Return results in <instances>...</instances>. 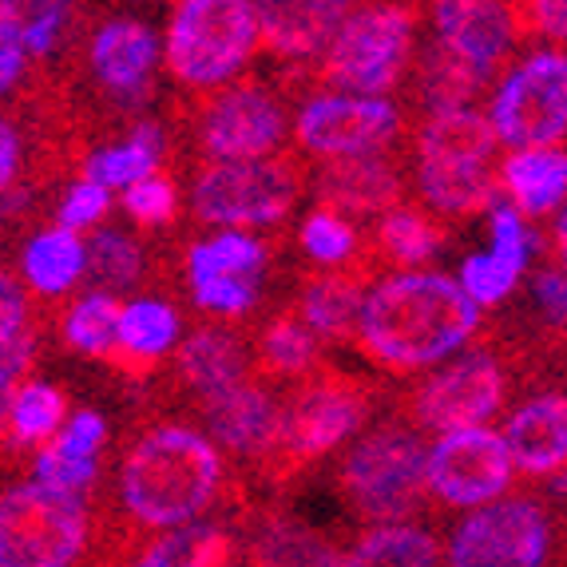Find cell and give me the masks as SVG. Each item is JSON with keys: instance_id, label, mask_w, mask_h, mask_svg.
<instances>
[{"instance_id": "obj_1", "label": "cell", "mask_w": 567, "mask_h": 567, "mask_svg": "<svg viewBox=\"0 0 567 567\" xmlns=\"http://www.w3.org/2000/svg\"><path fill=\"white\" fill-rule=\"evenodd\" d=\"M235 481L203 429L183 421H143L115 453V501H100L112 520L147 539V532L190 528L203 512L227 504Z\"/></svg>"}, {"instance_id": "obj_2", "label": "cell", "mask_w": 567, "mask_h": 567, "mask_svg": "<svg viewBox=\"0 0 567 567\" xmlns=\"http://www.w3.org/2000/svg\"><path fill=\"white\" fill-rule=\"evenodd\" d=\"M484 330V310L456 278L413 270L385 275L365 298L358 353L369 365L405 378L445 361Z\"/></svg>"}, {"instance_id": "obj_3", "label": "cell", "mask_w": 567, "mask_h": 567, "mask_svg": "<svg viewBox=\"0 0 567 567\" xmlns=\"http://www.w3.org/2000/svg\"><path fill=\"white\" fill-rule=\"evenodd\" d=\"M381 409V385L365 373H350L326 361L310 378L282 389V416L270 453L250 481L270 492L290 488L306 468L341 449Z\"/></svg>"}, {"instance_id": "obj_4", "label": "cell", "mask_w": 567, "mask_h": 567, "mask_svg": "<svg viewBox=\"0 0 567 567\" xmlns=\"http://www.w3.org/2000/svg\"><path fill=\"white\" fill-rule=\"evenodd\" d=\"M429 9L421 4H353L350 20L341 24L333 44L318 64L290 68L278 87L286 95L306 84L333 95H365L381 100L413 72L416 24Z\"/></svg>"}, {"instance_id": "obj_5", "label": "cell", "mask_w": 567, "mask_h": 567, "mask_svg": "<svg viewBox=\"0 0 567 567\" xmlns=\"http://www.w3.org/2000/svg\"><path fill=\"white\" fill-rule=\"evenodd\" d=\"M496 152H501V135L476 107L425 115L413 135L416 190L425 207L445 223L496 207L501 199L496 190L504 187V163H496Z\"/></svg>"}, {"instance_id": "obj_6", "label": "cell", "mask_w": 567, "mask_h": 567, "mask_svg": "<svg viewBox=\"0 0 567 567\" xmlns=\"http://www.w3.org/2000/svg\"><path fill=\"white\" fill-rule=\"evenodd\" d=\"M429 453L433 449L425 445V433L409 425L405 416L389 413L341 456V501L369 528L416 520L429 496Z\"/></svg>"}, {"instance_id": "obj_7", "label": "cell", "mask_w": 567, "mask_h": 567, "mask_svg": "<svg viewBox=\"0 0 567 567\" xmlns=\"http://www.w3.org/2000/svg\"><path fill=\"white\" fill-rule=\"evenodd\" d=\"M179 135H190V147L210 163L270 159L290 135V95L266 80H235L207 95H190L175 115Z\"/></svg>"}, {"instance_id": "obj_8", "label": "cell", "mask_w": 567, "mask_h": 567, "mask_svg": "<svg viewBox=\"0 0 567 567\" xmlns=\"http://www.w3.org/2000/svg\"><path fill=\"white\" fill-rule=\"evenodd\" d=\"M262 44L258 4L246 0H183L171 9L167 68L190 95H207L235 84Z\"/></svg>"}, {"instance_id": "obj_9", "label": "cell", "mask_w": 567, "mask_h": 567, "mask_svg": "<svg viewBox=\"0 0 567 567\" xmlns=\"http://www.w3.org/2000/svg\"><path fill=\"white\" fill-rule=\"evenodd\" d=\"M100 516L87 496L12 484L0 504V567H92Z\"/></svg>"}, {"instance_id": "obj_10", "label": "cell", "mask_w": 567, "mask_h": 567, "mask_svg": "<svg viewBox=\"0 0 567 567\" xmlns=\"http://www.w3.org/2000/svg\"><path fill=\"white\" fill-rule=\"evenodd\" d=\"M310 183L302 152L246 163L199 159L190 167V215L207 227H278Z\"/></svg>"}, {"instance_id": "obj_11", "label": "cell", "mask_w": 567, "mask_h": 567, "mask_svg": "<svg viewBox=\"0 0 567 567\" xmlns=\"http://www.w3.org/2000/svg\"><path fill=\"white\" fill-rule=\"evenodd\" d=\"M520 378L508 341L501 346H476L473 353L449 361L429 373L416 389H409L393 413L405 416L421 433H464L484 429V421L508 405L512 381Z\"/></svg>"}, {"instance_id": "obj_12", "label": "cell", "mask_w": 567, "mask_h": 567, "mask_svg": "<svg viewBox=\"0 0 567 567\" xmlns=\"http://www.w3.org/2000/svg\"><path fill=\"white\" fill-rule=\"evenodd\" d=\"M556 520L544 496H508L468 512L453 528L449 567H548Z\"/></svg>"}, {"instance_id": "obj_13", "label": "cell", "mask_w": 567, "mask_h": 567, "mask_svg": "<svg viewBox=\"0 0 567 567\" xmlns=\"http://www.w3.org/2000/svg\"><path fill=\"white\" fill-rule=\"evenodd\" d=\"M488 120L501 143L536 152L551 147L567 135V52L536 48L520 64L508 68L496 95H492Z\"/></svg>"}, {"instance_id": "obj_14", "label": "cell", "mask_w": 567, "mask_h": 567, "mask_svg": "<svg viewBox=\"0 0 567 567\" xmlns=\"http://www.w3.org/2000/svg\"><path fill=\"white\" fill-rule=\"evenodd\" d=\"M92 92L104 100L107 115H140L155 95L159 72V37L143 17L112 12L84 37L80 52Z\"/></svg>"}, {"instance_id": "obj_15", "label": "cell", "mask_w": 567, "mask_h": 567, "mask_svg": "<svg viewBox=\"0 0 567 567\" xmlns=\"http://www.w3.org/2000/svg\"><path fill=\"white\" fill-rule=\"evenodd\" d=\"M398 135H405V120L389 100L322 92L306 100L293 115V152L326 163L389 152Z\"/></svg>"}, {"instance_id": "obj_16", "label": "cell", "mask_w": 567, "mask_h": 567, "mask_svg": "<svg viewBox=\"0 0 567 567\" xmlns=\"http://www.w3.org/2000/svg\"><path fill=\"white\" fill-rule=\"evenodd\" d=\"M516 481V461L501 433L464 429L441 436L429 453V492L445 508L481 512L496 504Z\"/></svg>"}, {"instance_id": "obj_17", "label": "cell", "mask_w": 567, "mask_h": 567, "mask_svg": "<svg viewBox=\"0 0 567 567\" xmlns=\"http://www.w3.org/2000/svg\"><path fill=\"white\" fill-rule=\"evenodd\" d=\"M159 389L167 398H183L187 409H199L203 401L258 378L255 369V341L238 333L235 326L203 322L183 338L167 369H159Z\"/></svg>"}, {"instance_id": "obj_18", "label": "cell", "mask_w": 567, "mask_h": 567, "mask_svg": "<svg viewBox=\"0 0 567 567\" xmlns=\"http://www.w3.org/2000/svg\"><path fill=\"white\" fill-rule=\"evenodd\" d=\"M195 413L203 421V433L215 436L218 449H227L243 468L255 473L278 436L282 393H275L270 381L250 378L227 393H218V398L203 401Z\"/></svg>"}, {"instance_id": "obj_19", "label": "cell", "mask_w": 567, "mask_h": 567, "mask_svg": "<svg viewBox=\"0 0 567 567\" xmlns=\"http://www.w3.org/2000/svg\"><path fill=\"white\" fill-rule=\"evenodd\" d=\"M436 40L456 52L461 60L488 72L492 80H504L512 68V44L520 40L512 4L496 0H441L429 9Z\"/></svg>"}, {"instance_id": "obj_20", "label": "cell", "mask_w": 567, "mask_h": 567, "mask_svg": "<svg viewBox=\"0 0 567 567\" xmlns=\"http://www.w3.org/2000/svg\"><path fill=\"white\" fill-rule=\"evenodd\" d=\"M313 199L318 207L341 218H373L405 207V175L393 152H369L353 159L322 163L313 175Z\"/></svg>"}, {"instance_id": "obj_21", "label": "cell", "mask_w": 567, "mask_h": 567, "mask_svg": "<svg viewBox=\"0 0 567 567\" xmlns=\"http://www.w3.org/2000/svg\"><path fill=\"white\" fill-rule=\"evenodd\" d=\"M369 270L361 266H346V270H306L293 282V310L302 313V322L330 346H358L361 330V310L369 298Z\"/></svg>"}, {"instance_id": "obj_22", "label": "cell", "mask_w": 567, "mask_h": 567, "mask_svg": "<svg viewBox=\"0 0 567 567\" xmlns=\"http://www.w3.org/2000/svg\"><path fill=\"white\" fill-rule=\"evenodd\" d=\"M350 12L353 4H341V0H278V4L266 0L258 4L262 48L290 68L318 64Z\"/></svg>"}, {"instance_id": "obj_23", "label": "cell", "mask_w": 567, "mask_h": 567, "mask_svg": "<svg viewBox=\"0 0 567 567\" xmlns=\"http://www.w3.org/2000/svg\"><path fill=\"white\" fill-rule=\"evenodd\" d=\"M516 473L536 481H556L567 473V393H536L504 425Z\"/></svg>"}, {"instance_id": "obj_24", "label": "cell", "mask_w": 567, "mask_h": 567, "mask_svg": "<svg viewBox=\"0 0 567 567\" xmlns=\"http://www.w3.org/2000/svg\"><path fill=\"white\" fill-rule=\"evenodd\" d=\"M453 230L441 215H433L429 207H405L381 215L365 238V266L373 275L393 270V275H413V266L429 262L449 246Z\"/></svg>"}, {"instance_id": "obj_25", "label": "cell", "mask_w": 567, "mask_h": 567, "mask_svg": "<svg viewBox=\"0 0 567 567\" xmlns=\"http://www.w3.org/2000/svg\"><path fill=\"white\" fill-rule=\"evenodd\" d=\"M104 445H107V421L95 409H80L68 421L64 433L32 456V481L44 484V488L87 496V488L100 476V453H104Z\"/></svg>"}, {"instance_id": "obj_26", "label": "cell", "mask_w": 567, "mask_h": 567, "mask_svg": "<svg viewBox=\"0 0 567 567\" xmlns=\"http://www.w3.org/2000/svg\"><path fill=\"white\" fill-rule=\"evenodd\" d=\"M250 341H255L258 378L270 381V385H278V381L298 385V381L310 378L313 369L326 365V341L302 322V313L293 306H282V310L270 313Z\"/></svg>"}, {"instance_id": "obj_27", "label": "cell", "mask_w": 567, "mask_h": 567, "mask_svg": "<svg viewBox=\"0 0 567 567\" xmlns=\"http://www.w3.org/2000/svg\"><path fill=\"white\" fill-rule=\"evenodd\" d=\"M501 80H492L488 72H481L476 64L461 60L456 52H449L441 40H429L425 52L416 56L413 64V95L433 112H464V107H476L488 95V87Z\"/></svg>"}, {"instance_id": "obj_28", "label": "cell", "mask_w": 567, "mask_h": 567, "mask_svg": "<svg viewBox=\"0 0 567 567\" xmlns=\"http://www.w3.org/2000/svg\"><path fill=\"white\" fill-rule=\"evenodd\" d=\"M163 159H167V135L155 120H143L127 132V140L107 143V147L87 155L80 175L104 190H132L135 183L152 179L155 171H163Z\"/></svg>"}, {"instance_id": "obj_29", "label": "cell", "mask_w": 567, "mask_h": 567, "mask_svg": "<svg viewBox=\"0 0 567 567\" xmlns=\"http://www.w3.org/2000/svg\"><path fill=\"white\" fill-rule=\"evenodd\" d=\"M501 183L520 215H551L559 203L567 207V152L564 147H536V152L508 155L501 167Z\"/></svg>"}, {"instance_id": "obj_30", "label": "cell", "mask_w": 567, "mask_h": 567, "mask_svg": "<svg viewBox=\"0 0 567 567\" xmlns=\"http://www.w3.org/2000/svg\"><path fill=\"white\" fill-rule=\"evenodd\" d=\"M20 270H24V282L32 286V293L60 298L87 275V243H80L76 230L48 227L24 243Z\"/></svg>"}, {"instance_id": "obj_31", "label": "cell", "mask_w": 567, "mask_h": 567, "mask_svg": "<svg viewBox=\"0 0 567 567\" xmlns=\"http://www.w3.org/2000/svg\"><path fill=\"white\" fill-rule=\"evenodd\" d=\"M338 567H441V544L421 524H381L346 544Z\"/></svg>"}, {"instance_id": "obj_32", "label": "cell", "mask_w": 567, "mask_h": 567, "mask_svg": "<svg viewBox=\"0 0 567 567\" xmlns=\"http://www.w3.org/2000/svg\"><path fill=\"white\" fill-rule=\"evenodd\" d=\"M270 262V243L246 230H223L215 238H203L187 250V286L227 282V278H262Z\"/></svg>"}, {"instance_id": "obj_33", "label": "cell", "mask_w": 567, "mask_h": 567, "mask_svg": "<svg viewBox=\"0 0 567 567\" xmlns=\"http://www.w3.org/2000/svg\"><path fill=\"white\" fill-rule=\"evenodd\" d=\"M68 416L64 389L44 381H24L4 398V441L9 453L17 449H48V441L60 433Z\"/></svg>"}, {"instance_id": "obj_34", "label": "cell", "mask_w": 567, "mask_h": 567, "mask_svg": "<svg viewBox=\"0 0 567 567\" xmlns=\"http://www.w3.org/2000/svg\"><path fill=\"white\" fill-rule=\"evenodd\" d=\"M123 310H127V306H120V298H112V293H87V298L72 302L64 318H60L64 346L107 365V361L120 353Z\"/></svg>"}, {"instance_id": "obj_35", "label": "cell", "mask_w": 567, "mask_h": 567, "mask_svg": "<svg viewBox=\"0 0 567 567\" xmlns=\"http://www.w3.org/2000/svg\"><path fill=\"white\" fill-rule=\"evenodd\" d=\"M183 322L175 306L163 302V298H140L123 310V330H120V350L135 361H147V365H159L163 353L179 350L183 341Z\"/></svg>"}, {"instance_id": "obj_36", "label": "cell", "mask_w": 567, "mask_h": 567, "mask_svg": "<svg viewBox=\"0 0 567 567\" xmlns=\"http://www.w3.org/2000/svg\"><path fill=\"white\" fill-rule=\"evenodd\" d=\"M147 270V255L132 235L123 230H95L87 238V275L84 282L92 286V293H123L135 290L143 282Z\"/></svg>"}, {"instance_id": "obj_37", "label": "cell", "mask_w": 567, "mask_h": 567, "mask_svg": "<svg viewBox=\"0 0 567 567\" xmlns=\"http://www.w3.org/2000/svg\"><path fill=\"white\" fill-rule=\"evenodd\" d=\"M298 246L322 270H346V266L365 262V238L358 235V227L326 207L306 215V223L298 227Z\"/></svg>"}, {"instance_id": "obj_38", "label": "cell", "mask_w": 567, "mask_h": 567, "mask_svg": "<svg viewBox=\"0 0 567 567\" xmlns=\"http://www.w3.org/2000/svg\"><path fill=\"white\" fill-rule=\"evenodd\" d=\"M12 12H17L24 52H29V60H37L40 68H48V60L56 56L60 44H64V37L76 29L72 20L80 17V9H72V4H56V0H37V4H24V9L12 0Z\"/></svg>"}, {"instance_id": "obj_39", "label": "cell", "mask_w": 567, "mask_h": 567, "mask_svg": "<svg viewBox=\"0 0 567 567\" xmlns=\"http://www.w3.org/2000/svg\"><path fill=\"white\" fill-rule=\"evenodd\" d=\"M524 278V270L516 262H508V258L501 255H468L461 266V286L468 290V298H473L481 310H488V306H501L504 298H508L512 290H516V282Z\"/></svg>"}, {"instance_id": "obj_40", "label": "cell", "mask_w": 567, "mask_h": 567, "mask_svg": "<svg viewBox=\"0 0 567 567\" xmlns=\"http://www.w3.org/2000/svg\"><path fill=\"white\" fill-rule=\"evenodd\" d=\"M123 210L140 223L143 230L167 227L179 215V187H175V171L163 167L152 179L135 183L132 190H123Z\"/></svg>"}, {"instance_id": "obj_41", "label": "cell", "mask_w": 567, "mask_h": 567, "mask_svg": "<svg viewBox=\"0 0 567 567\" xmlns=\"http://www.w3.org/2000/svg\"><path fill=\"white\" fill-rule=\"evenodd\" d=\"M258 290H262V278H227V282L190 286V298L199 310L215 313V318H246L255 310Z\"/></svg>"}, {"instance_id": "obj_42", "label": "cell", "mask_w": 567, "mask_h": 567, "mask_svg": "<svg viewBox=\"0 0 567 567\" xmlns=\"http://www.w3.org/2000/svg\"><path fill=\"white\" fill-rule=\"evenodd\" d=\"M512 17H516L520 40L544 37V40L564 44V52H567V0H516V4H512Z\"/></svg>"}, {"instance_id": "obj_43", "label": "cell", "mask_w": 567, "mask_h": 567, "mask_svg": "<svg viewBox=\"0 0 567 567\" xmlns=\"http://www.w3.org/2000/svg\"><path fill=\"white\" fill-rule=\"evenodd\" d=\"M195 536H199V524L163 532V536H147L127 567H195L190 564L195 559Z\"/></svg>"}, {"instance_id": "obj_44", "label": "cell", "mask_w": 567, "mask_h": 567, "mask_svg": "<svg viewBox=\"0 0 567 567\" xmlns=\"http://www.w3.org/2000/svg\"><path fill=\"white\" fill-rule=\"evenodd\" d=\"M532 302L539 313V330H556L567 322V275L551 258L532 270Z\"/></svg>"}, {"instance_id": "obj_45", "label": "cell", "mask_w": 567, "mask_h": 567, "mask_svg": "<svg viewBox=\"0 0 567 567\" xmlns=\"http://www.w3.org/2000/svg\"><path fill=\"white\" fill-rule=\"evenodd\" d=\"M107 215V190L95 187V183L80 179L72 183V187L64 190V199H60V227L68 230H80V227H92V223H100V218Z\"/></svg>"}, {"instance_id": "obj_46", "label": "cell", "mask_w": 567, "mask_h": 567, "mask_svg": "<svg viewBox=\"0 0 567 567\" xmlns=\"http://www.w3.org/2000/svg\"><path fill=\"white\" fill-rule=\"evenodd\" d=\"M520 341V361L524 369L536 365H564L567 369V322L556 330H536L532 338H516ZM528 378V373H524Z\"/></svg>"}, {"instance_id": "obj_47", "label": "cell", "mask_w": 567, "mask_h": 567, "mask_svg": "<svg viewBox=\"0 0 567 567\" xmlns=\"http://www.w3.org/2000/svg\"><path fill=\"white\" fill-rule=\"evenodd\" d=\"M544 504H548L551 520H556L559 564H567V473H559L556 481H548V488H544Z\"/></svg>"}, {"instance_id": "obj_48", "label": "cell", "mask_w": 567, "mask_h": 567, "mask_svg": "<svg viewBox=\"0 0 567 567\" xmlns=\"http://www.w3.org/2000/svg\"><path fill=\"white\" fill-rule=\"evenodd\" d=\"M0 147H4L0 179H4V190H9L20 179V123L12 115H4V123H0Z\"/></svg>"}, {"instance_id": "obj_49", "label": "cell", "mask_w": 567, "mask_h": 567, "mask_svg": "<svg viewBox=\"0 0 567 567\" xmlns=\"http://www.w3.org/2000/svg\"><path fill=\"white\" fill-rule=\"evenodd\" d=\"M551 262L567 275V207L556 215V227H551Z\"/></svg>"}, {"instance_id": "obj_50", "label": "cell", "mask_w": 567, "mask_h": 567, "mask_svg": "<svg viewBox=\"0 0 567 567\" xmlns=\"http://www.w3.org/2000/svg\"><path fill=\"white\" fill-rule=\"evenodd\" d=\"M246 567H266V564H246Z\"/></svg>"}]
</instances>
